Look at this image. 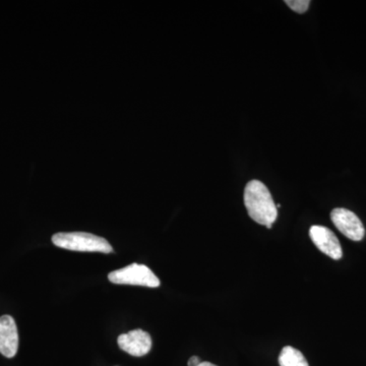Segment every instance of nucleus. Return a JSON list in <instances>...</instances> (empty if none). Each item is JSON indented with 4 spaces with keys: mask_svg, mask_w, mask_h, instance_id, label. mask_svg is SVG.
I'll return each mask as SVG.
<instances>
[{
    "mask_svg": "<svg viewBox=\"0 0 366 366\" xmlns=\"http://www.w3.org/2000/svg\"><path fill=\"white\" fill-rule=\"evenodd\" d=\"M244 204L252 220L267 228H272L278 217V209L264 183L259 180L247 183L244 189Z\"/></svg>",
    "mask_w": 366,
    "mask_h": 366,
    "instance_id": "obj_1",
    "label": "nucleus"
},
{
    "mask_svg": "<svg viewBox=\"0 0 366 366\" xmlns=\"http://www.w3.org/2000/svg\"><path fill=\"white\" fill-rule=\"evenodd\" d=\"M53 244L72 252L110 254L113 249L105 238L86 232H61L52 236Z\"/></svg>",
    "mask_w": 366,
    "mask_h": 366,
    "instance_id": "obj_2",
    "label": "nucleus"
},
{
    "mask_svg": "<svg viewBox=\"0 0 366 366\" xmlns=\"http://www.w3.org/2000/svg\"><path fill=\"white\" fill-rule=\"evenodd\" d=\"M112 283L118 285L144 286V287L157 288L160 280L153 271L144 264H132L108 274Z\"/></svg>",
    "mask_w": 366,
    "mask_h": 366,
    "instance_id": "obj_3",
    "label": "nucleus"
},
{
    "mask_svg": "<svg viewBox=\"0 0 366 366\" xmlns=\"http://www.w3.org/2000/svg\"><path fill=\"white\" fill-rule=\"evenodd\" d=\"M331 219L337 229L349 239L360 242L365 237V229L363 224L353 212L343 208L334 209Z\"/></svg>",
    "mask_w": 366,
    "mask_h": 366,
    "instance_id": "obj_4",
    "label": "nucleus"
},
{
    "mask_svg": "<svg viewBox=\"0 0 366 366\" xmlns=\"http://www.w3.org/2000/svg\"><path fill=\"white\" fill-rule=\"evenodd\" d=\"M310 236L315 247L329 255L333 259H340L343 257V250L338 238L334 234L333 231L324 226H312L310 230Z\"/></svg>",
    "mask_w": 366,
    "mask_h": 366,
    "instance_id": "obj_5",
    "label": "nucleus"
},
{
    "mask_svg": "<svg viewBox=\"0 0 366 366\" xmlns=\"http://www.w3.org/2000/svg\"><path fill=\"white\" fill-rule=\"evenodd\" d=\"M118 346L129 355L141 356L150 352L152 338L150 334L141 329L134 330L127 334L120 335L117 339Z\"/></svg>",
    "mask_w": 366,
    "mask_h": 366,
    "instance_id": "obj_6",
    "label": "nucleus"
},
{
    "mask_svg": "<svg viewBox=\"0 0 366 366\" xmlns=\"http://www.w3.org/2000/svg\"><path fill=\"white\" fill-rule=\"evenodd\" d=\"M19 349V334L16 322L11 315L0 317V353L7 358L16 356Z\"/></svg>",
    "mask_w": 366,
    "mask_h": 366,
    "instance_id": "obj_7",
    "label": "nucleus"
},
{
    "mask_svg": "<svg viewBox=\"0 0 366 366\" xmlns=\"http://www.w3.org/2000/svg\"><path fill=\"white\" fill-rule=\"evenodd\" d=\"M280 366H310L307 358L295 347L286 346L279 355Z\"/></svg>",
    "mask_w": 366,
    "mask_h": 366,
    "instance_id": "obj_8",
    "label": "nucleus"
},
{
    "mask_svg": "<svg viewBox=\"0 0 366 366\" xmlns=\"http://www.w3.org/2000/svg\"><path fill=\"white\" fill-rule=\"evenodd\" d=\"M285 4L297 14H305L310 7L308 0H286Z\"/></svg>",
    "mask_w": 366,
    "mask_h": 366,
    "instance_id": "obj_9",
    "label": "nucleus"
},
{
    "mask_svg": "<svg viewBox=\"0 0 366 366\" xmlns=\"http://www.w3.org/2000/svg\"><path fill=\"white\" fill-rule=\"evenodd\" d=\"M201 363V360L197 356H192V358L189 360V366H197Z\"/></svg>",
    "mask_w": 366,
    "mask_h": 366,
    "instance_id": "obj_10",
    "label": "nucleus"
},
{
    "mask_svg": "<svg viewBox=\"0 0 366 366\" xmlns=\"http://www.w3.org/2000/svg\"><path fill=\"white\" fill-rule=\"evenodd\" d=\"M197 366H217V365H213V363L208 362V361H204V362H201Z\"/></svg>",
    "mask_w": 366,
    "mask_h": 366,
    "instance_id": "obj_11",
    "label": "nucleus"
}]
</instances>
